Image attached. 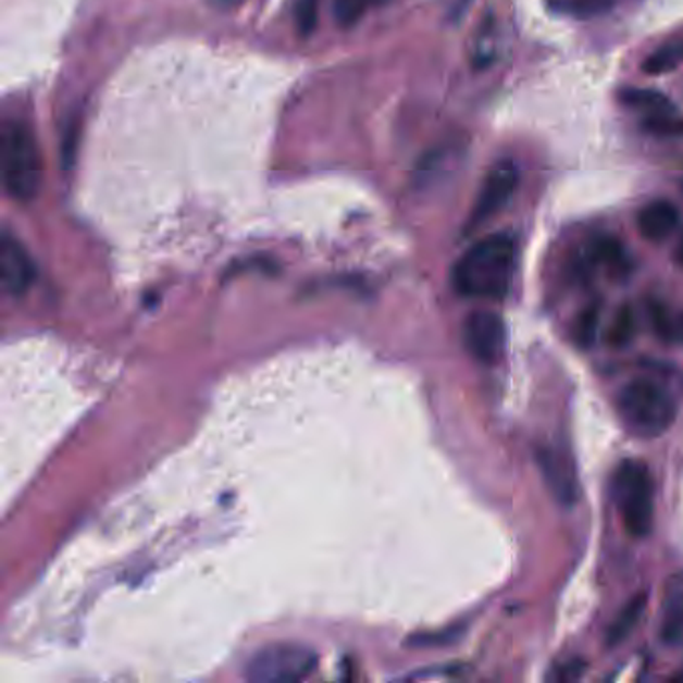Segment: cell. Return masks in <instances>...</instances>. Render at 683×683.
<instances>
[{
	"label": "cell",
	"mask_w": 683,
	"mask_h": 683,
	"mask_svg": "<svg viewBox=\"0 0 683 683\" xmlns=\"http://www.w3.org/2000/svg\"><path fill=\"white\" fill-rule=\"evenodd\" d=\"M247 0H207V4H211L216 11H235L240 4H245Z\"/></svg>",
	"instance_id": "d4e9b609"
},
{
	"label": "cell",
	"mask_w": 683,
	"mask_h": 683,
	"mask_svg": "<svg viewBox=\"0 0 683 683\" xmlns=\"http://www.w3.org/2000/svg\"><path fill=\"white\" fill-rule=\"evenodd\" d=\"M613 499L625 530L633 537H646L654 525V480L644 461L625 459L613 475Z\"/></svg>",
	"instance_id": "277c9868"
},
{
	"label": "cell",
	"mask_w": 683,
	"mask_h": 683,
	"mask_svg": "<svg viewBox=\"0 0 683 683\" xmlns=\"http://www.w3.org/2000/svg\"><path fill=\"white\" fill-rule=\"evenodd\" d=\"M623 423L642 437H659L678 418V406L670 393L649 380L632 381L618 399Z\"/></svg>",
	"instance_id": "3957f363"
},
{
	"label": "cell",
	"mask_w": 683,
	"mask_h": 683,
	"mask_svg": "<svg viewBox=\"0 0 683 683\" xmlns=\"http://www.w3.org/2000/svg\"><path fill=\"white\" fill-rule=\"evenodd\" d=\"M675 261L683 266V235L680 243H678V249H675Z\"/></svg>",
	"instance_id": "484cf974"
},
{
	"label": "cell",
	"mask_w": 683,
	"mask_h": 683,
	"mask_svg": "<svg viewBox=\"0 0 683 683\" xmlns=\"http://www.w3.org/2000/svg\"><path fill=\"white\" fill-rule=\"evenodd\" d=\"M463 345L483 365H497L506 353V325L494 311H473L463 323Z\"/></svg>",
	"instance_id": "8992f818"
},
{
	"label": "cell",
	"mask_w": 683,
	"mask_h": 683,
	"mask_svg": "<svg viewBox=\"0 0 683 683\" xmlns=\"http://www.w3.org/2000/svg\"><path fill=\"white\" fill-rule=\"evenodd\" d=\"M516 240L497 233L469 247L454 266V287L469 299L501 301L516 271Z\"/></svg>",
	"instance_id": "6da1fadb"
},
{
	"label": "cell",
	"mask_w": 683,
	"mask_h": 683,
	"mask_svg": "<svg viewBox=\"0 0 683 683\" xmlns=\"http://www.w3.org/2000/svg\"><path fill=\"white\" fill-rule=\"evenodd\" d=\"M661 639L666 644L683 642V585L670 587V594L663 608L661 621Z\"/></svg>",
	"instance_id": "4fadbf2b"
},
{
	"label": "cell",
	"mask_w": 683,
	"mask_h": 683,
	"mask_svg": "<svg viewBox=\"0 0 683 683\" xmlns=\"http://www.w3.org/2000/svg\"><path fill=\"white\" fill-rule=\"evenodd\" d=\"M35 281V263L23 247V243L9 231L0 239V283L2 291L11 297H18L28 291Z\"/></svg>",
	"instance_id": "ba28073f"
},
{
	"label": "cell",
	"mask_w": 683,
	"mask_h": 683,
	"mask_svg": "<svg viewBox=\"0 0 683 683\" xmlns=\"http://www.w3.org/2000/svg\"><path fill=\"white\" fill-rule=\"evenodd\" d=\"M321 0H293V23L301 37H309L315 30Z\"/></svg>",
	"instance_id": "ffe728a7"
},
{
	"label": "cell",
	"mask_w": 683,
	"mask_h": 683,
	"mask_svg": "<svg viewBox=\"0 0 683 683\" xmlns=\"http://www.w3.org/2000/svg\"><path fill=\"white\" fill-rule=\"evenodd\" d=\"M597 330H599V309L597 305H592L587 309H583L578 321H575V342L582 349H592L594 343L597 342Z\"/></svg>",
	"instance_id": "d6986e66"
},
{
	"label": "cell",
	"mask_w": 683,
	"mask_h": 683,
	"mask_svg": "<svg viewBox=\"0 0 683 683\" xmlns=\"http://www.w3.org/2000/svg\"><path fill=\"white\" fill-rule=\"evenodd\" d=\"M620 0H563L561 11L570 14L573 18L587 21L601 14L609 13Z\"/></svg>",
	"instance_id": "ac0fdd59"
},
{
	"label": "cell",
	"mask_w": 683,
	"mask_h": 683,
	"mask_svg": "<svg viewBox=\"0 0 683 683\" xmlns=\"http://www.w3.org/2000/svg\"><path fill=\"white\" fill-rule=\"evenodd\" d=\"M0 173L7 195L33 201L42 185V157L35 133L23 121H7L0 133Z\"/></svg>",
	"instance_id": "7a4b0ae2"
},
{
	"label": "cell",
	"mask_w": 683,
	"mask_h": 683,
	"mask_svg": "<svg viewBox=\"0 0 683 683\" xmlns=\"http://www.w3.org/2000/svg\"><path fill=\"white\" fill-rule=\"evenodd\" d=\"M597 266L608 269L618 277L630 271V261L620 240L601 237L587 247V251L580 261V273H592Z\"/></svg>",
	"instance_id": "8fae6325"
},
{
	"label": "cell",
	"mask_w": 683,
	"mask_h": 683,
	"mask_svg": "<svg viewBox=\"0 0 683 683\" xmlns=\"http://www.w3.org/2000/svg\"><path fill=\"white\" fill-rule=\"evenodd\" d=\"M385 0H335L333 13L335 21L342 26H353L365 16V14Z\"/></svg>",
	"instance_id": "e0dca14e"
},
{
	"label": "cell",
	"mask_w": 683,
	"mask_h": 683,
	"mask_svg": "<svg viewBox=\"0 0 683 683\" xmlns=\"http://www.w3.org/2000/svg\"><path fill=\"white\" fill-rule=\"evenodd\" d=\"M519 185V171L513 161H499L497 165L489 171V175L485 178L483 187L480 190V197L473 204V211L468 221V231L480 228L483 223H487L489 219H494L504 207H506L511 197L516 195Z\"/></svg>",
	"instance_id": "52a82bcc"
},
{
	"label": "cell",
	"mask_w": 683,
	"mask_h": 683,
	"mask_svg": "<svg viewBox=\"0 0 683 683\" xmlns=\"http://www.w3.org/2000/svg\"><path fill=\"white\" fill-rule=\"evenodd\" d=\"M682 61L683 40H673V42H668L666 47L658 49L651 57H647L644 61V71L647 75H663V73L673 71Z\"/></svg>",
	"instance_id": "9a60e30c"
},
{
	"label": "cell",
	"mask_w": 683,
	"mask_h": 683,
	"mask_svg": "<svg viewBox=\"0 0 683 683\" xmlns=\"http://www.w3.org/2000/svg\"><path fill=\"white\" fill-rule=\"evenodd\" d=\"M649 313H651V325H654V330H656V333L663 342H675L680 337V333H683V331H680L682 325L678 327V323L673 321V316H671L670 311L663 305H651Z\"/></svg>",
	"instance_id": "44dd1931"
},
{
	"label": "cell",
	"mask_w": 683,
	"mask_h": 683,
	"mask_svg": "<svg viewBox=\"0 0 683 683\" xmlns=\"http://www.w3.org/2000/svg\"><path fill=\"white\" fill-rule=\"evenodd\" d=\"M473 0H444L445 13L451 21H459Z\"/></svg>",
	"instance_id": "cb8c5ba5"
},
{
	"label": "cell",
	"mask_w": 683,
	"mask_h": 683,
	"mask_svg": "<svg viewBox=\"0 0 683 683\" xmlns=\"http://www.w3.org/2000/svg\"><path fill=\"white\" fill-rule=\"evenodd\" d=\"M620 101L647 116L673 113V104L666 95L651 89H625L621 90Z\"/></svg>",
	"instance_id": "7c38bea8"
},
{
	"label": "cell",
	"mask_w": 683,
	"mask_h": 683,
	"mask_svg": "<svg viewBox=\"0 0 683 683\" xmlns=\"http://www.w3.org/2000/svg\"><path fill=\"white\" fill-rule=\"evenodd\" d=\"M647 595L639 594L628 601V606L621 609L620 616L611 623L608 630L609 646H618L630 633L635 630V625L642 620L644 611H646Z\"/></svg>",
	"instance_id": "5bb4252c"
},
{
	"label": "cell",
	"mask_w": 683,
	"mask_h": 683,
	"mask_svg": "<svg viewBox=\"0 0 683 683\" xmlns=\"http://www.w3.org/2000/svg\"><path fill=\"white\" fill-rule=\"evenodd\" d=\"M635 331H637V323H635V313H633L630 305H623L620 311L613 316V323L609 325L608 343L616 349H623L633 342L635 337Z\"/></svg>",
	"instance_id": "2e32d148"
},
{
	"label": "cell",
	"mask_w": 683,
	"mask_h": 683,
	"mask_svg": "<svg viewBox=\"0 0 683 683\" xmlns=\"http://www.w3.org/2000/svg\"><path fill=\"white\" fill-rule=\"evenodd\" d=\"M680 225V213L670 201H654L642 209L637 215V228L642 237L651 243L668 239Z\"/></svg>",
	"instance_id": "30bf717a"
},
{
	"label": "cell",
	"mask_w": 683,
	"mask_h": 683,
	"mask_svg": "<svg viewBox=\"0 0 683 683\" xmlns=\"http://www.w3.org/2000/svg\"><path fill=\"white\" fill-rule=\"evenodd\" d=\"M644 128L647 133L661 135V137H680L683 135V121L673 116V113L658 114V116H647Z\"/></svg>",
	"instance_id": "7402d4cb"
},
{
	"label": "cell",
	"mask_w": 683,
	"mask_h": 683,
	"mask_svg": "<svg viewBox=\"0 0 683 683\" xmlns=\"http://www.w3.org/2000/svg\"><path fill=\"white\" fill-rule=\"evenodd\" d=\"M315 656L301 646H273L259 651L247 666L253 682H295L315 670Z\"/></svg>",
	"instance_id": "5b68a950"
},
{
	"label": "cell",
	"mask_w": 683,
	"mask_h": 683,
	"mask_svg": "<svg viewBox=\"0 0 683 683\" xmlns=\"http://www.w3.org/2000/svg\"><path fill=\"white\" fill-rule=\"evenodd\" d=\"M537 463L542 468L549 492L557 501L561 506H573L580 497V481L571 457L556 447H545L537 454Z\"/></svg>",
	"instance_id": "9c48e42d"
},
{
	"label": "cell",
	"mask_w": 683,
	"mask_h": 683,
	"mask_svg": "<svg viewBox=\"0 0 683 683\" xmlns=\"http://www.w3.org/2000/svg\"><path fill=\"white\" fill-rule=\"evenodd\" d=\"M583 670H585V663L580 659H573L563 663L561 668H557L556 680L559 682H573V680H580L582 678Z\"/></svg>",
	"instance_id": "603a6c76"
}]
</instances>
